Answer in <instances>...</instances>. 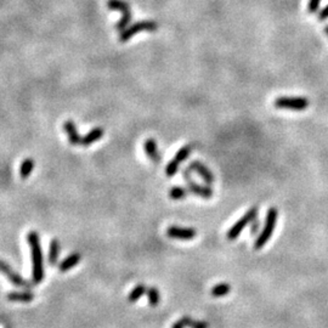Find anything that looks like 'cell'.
Wrapping results in <instances>:
<instances>
[{
	"label": "cell",
	"instance_id": "ffe728a7",
	"mask_svg": "<svg viewBox=\"0 0 328 328\" xmlns=\"http://www.w3.org/2000/svg\"><path fill=\"white\" fill-rule=\"evenodd\" d=\"M187 196V191L183 186H173L171 191H169V197L172 199H175V201H179V199H185Z\"/></svg>",
	"mask_w": 328,
	"mask_h": 328
},
{
	"label": "cell",
	"instance_id": "5b68a950",
	"mask_svg": "<svg viewBox=\"0 0 328 328\" xmlns=\"http://www.w3.org/2000/svg\"><path fill=\"white\" fill-rule=\"evenodd\" d=\"M310 102L306 97L295 96H281L274 101V106L281 110H291V111H304L309 107Z\"/></svg>",
	"mask_w": 328,
	"mask_h": 328
},
{
	"label": "cell",
	"instance_id": "cb8c5ba5",
	"mask_svg": "<svg viewBox=\"0 0 328 328\" xmlns=\"http://www.w3.org/2000/svg\"><path fill=\"white\" fill-rule=\"evenodd\" d=\"M320 3L321 0H309L308 9L310 13H316L318 10V8H320Z\"/></svg>",
	"mask_w": 328,
	"mask_h": 328
},
{
	"label": "cell",
	"instance_id": "9c48e42d",
	"mask_svg": "<svg viewBox=\"0 0 328 328\" xmlns=\"http://www.w3.org/2000/svg\"><path fill=\"white\" fill-rule=\"evenodd\" d=\"M183 175H184L185 181H186V184H187V187H189V191H191V192L195 193V195H197V196L202 197V198H205V199L211 198V196H213V190H211L210 187L203 186V185H199V184H197L196 181H193L192 178H191V175H190L189 168H187L186 171L183 172Z\"/></svg>",
	"mask_w": 328,
	"mask_h": 328
},
{
	"label": "cell",
	"instance_id": "6da1fadb",
	"mask_svg": "<svg viewBox=\"0 0 328 328\" xmlns=\"http://www.w3.org/2000/svg\"><path fill=\"white\" fill-rule=\"evenodd\" d=\"M27 242L31 248L32 256V281L33 285H39L45 277V269H44L43 250H41L40 240L38 232L31 231L27 235Z\"/></svg>",
	"mask_w": 328,
	"mask_h": 328
},
{
	"label": "cell",
	"instance_id": "2e32d148",
	"mask_svg": "<svg viewBox=\"0 0 328 328\" xmlns=\"http://www.w3.org/2000/svg\"><path fill=\"white\" fill-rule=\"evenodd\" d=\"M80 259H82V256H80L79 253H72V254H70L67 258L60 262L59 270L61 271V272H66V271L73 269V267L80 261Z\"/></svg>",
	"mask_w": 328,
	"mask_h": 328
},
{
	"label": "cell",
	"instance_id": "83f0119b",
	"mask_svg": "<svg viewBox=\"0 0 328 328\" xmlns=\"http://www.w3.org/2000/svg\"><path fill=\"white\" fill-rule=\"evenodd\" d=\"M324 33H326V34L328 35V26L326 27V28H324Z\"/></svg>",
	"mask_w": 328,
	"mask_h": 328
},
{
	"label": "cell",
	"instance_id": "4fadbf2b",
	"mask_svg": "<svg viewBox=\"0 0 328 328\" xmlns=\"http://www.w3.org/2000/svg\"><path fill=\"white\" fill-rule=\"evenodd\" d=\"M64 129L68 135V141H70L71 145H80V141H82V136L78 134V130H77V125L73 121L68 119V121L65 122Z\"/></svg>",
	"mask_w": 328,
	"mask_h": 328
},
{
	"label": "cell",
	"instance_id": "9a60e30c",
	"mask_svg": "<svg viewBox=\"0 0 328 328\" xmlns=\"http://www.w3.org/2000/svg\"><path fill=\"white\" fill-rule=\"evenodd\" d=\"M7 299L9 302H21V303H29L34 300V294L29 291L23 292H9L7 294Z\"/></svg>",
	"mask_w": 328,
	"mask_h": 328
},
{
	"label": "cell",
	"instance_id": "277c9868",
	"mask_svg": "<svg viewBox=\"0 0 328 328\" xmlns=\"http://www.w3.org/2000/svg\"><path fill=\"white\" fill-rule=\"evenodd\" d=\"M107 8H108L110 10H118L119 13H121L122 17L121 20L118 21L116 28L121 32L124 31V29L129 26L131 19H133L129 4H128L127 2H124V0H108V2H107Z\"/></svg>",
	"mask_w": 328,
	"mask_h": 328
},
{
	"label": "cell",
	"instance_id": "d4e9b609",
	"mask_svg": "<svg viewBox=\"0 0 328 328\" xmlns=\"http://www.w3.org/2000/svg\"><path fill=\"white\" fill-rule=\"evenodd\" d=\"M259 228H260V222H259L258 216H256L255 219L252 222V226H250V234H252V235L258 234Z\"/></svg>",
	"mask_w": 328,
	"mask_h": 328
},
{
	"label": "cell",
	"instance_id": "7c38bea8",
	"mask_svg": "<svg viewBox=\"0 0 328 328\" xmlns=\"http://www.w3.org/2000/svg\"><path fill=\"white\" fill-rule=\"evenodd\" d=\"M145 152L146 154H147L148 159L151 160V162H153L154 164H158L162 160V156H160L159 151H158V146H157V142L154 141V139H147L145 141Z\"/></svg>",
	"mask_w": 328,
	"mask_h": 328
},
{
	"label": "cell",
	"instance_id": "8992f818",
	"mask_svg": "<svg viewBox=\"0 0 328 328\" xmlns=\"http://www.w3.org/2000/svg\"><path fill=\"white\" fill-rule=\"evenodd\" d=\"M258 213H259V209L258 207H252L250 209L247 211L244 215L241 217L238 222H236L234 224V226H232L231 229L228 231V235H226V237H228V240L230 241H235L236 238L240 236L241 232L243 231L244 228L246 226H248L249 224H252L253 220L255 219L256 216H258Z\"/></svg>",
	"mask_w": 328,
	"mask_h": 328
},
{
	"label": "cell",
	"instance_id": "484cf974",
	"mask_svg": "<svg viewBox=\"0 0 328 328\" xmlns=\"http://www.w3.org/2000/svg\"><path fill=\"white\" fill-rule=\"evenodd\" d=\"M318 19H320L321 21L328 19V5H327V7H324L323 9H322L321 13L318 14Z\"/></svg>",
	"mask_w": 328,
	"mask_h": 328
},
{
	"label": "cell",
	"instance_id": "7a4b0ae2",
	"mask_svg": "<svg viewBox=\"0 0 328 328\" xmlns=\"http://www.w3.org/2000/svg\"><path fill=\"white\" fill-rule=\"evenodd\" d=\"M277 217H279V210H277L275 207H271L266 213V219H265L264 229H262L260 235H259L258 238L255 240L254 248L256 250L261 249L262 247L270 241V238L274 234V230H275Z\"/></svg>",
	"mask_w": 328,
	"mask_h": 328
},
{
	"label": "cell",
	"instance_id": "5bb4252c",
	"mask_svg": "<svg viewBox=\"0 0 328 328\" xmlns=\"http://www.w3.org/2000/svg\"><path fill=\"white\" fill-rule=\"evenodd\" d=\"M105 135V130L102 129V128H94V129H91L89 131L88 134H86L85 136H83L82 138V141H80V145L82 146H90L94 144V142L98 141L100 139H102V136Z\"/></svg>",
	"mask_w": 328,
	"mask_h": 328
},
{
	"label": "cell",
	"instance_id": "4316f807",
	"mask_svg": "<svg viewBox=\"0 0 328 328\" xmlns=\"http://www.w3.org/2000/svg\"><path fill=\"white\" fill-rule=\"evenodd\" d=\"M184 323L181 321H178V322H175L174 324H173V328H184Z\"/></svg>",
	"mask_w": 328,
	"mask_h": 328
},
{
	"label": "cell",
	"instance_id": "ac0fdd59",
	"mask_svg": "<svg viewBox=\"0 0 328 328\" xmlns=\"http://www.w3.org/2000/svg\"><path fill=\"white\" fill-rule=\"evenodd\" d=\"M60 254V242L58 240H51L49 247V262L50 265H56Z\"/></svg>",
	"mask_w": 328,
	"mask_h": 328
},
{
	"label": "cell",
	"instance_id": "ba28073f",
	"mask_svg": "<svg viewBox=\"0 0 328 328\" xmlns=\"http://www.w3.org/2000/svg\"><path fill=\"white\" fill-rule=\"evenodd\" d=\"M191 152H192V147H191V146H184V147H181L180 150L177 152V154H175L174 159L171 160V162L168 163V166H167L166 174L168 175V177H174L179 171L180 164L186 160V158L190 156Z\"/></svg>",
	"mask_w": 328,
	"mask_h": 328
},
{
	"label": "cell",
	"instance_id": "e0dca14e",
	"mask_svg": "<svg viewBox=\"0 0 328 328\" xmlns=\"http://www.w3.org/2000/svg\"><path fill=\"white\" fill-rule=\"evenodd\" d=\"M34 166H35L34 159H33V158H31V157L26 158V159L23 160L22 163H21L20 175H21V178L23 179V180H26V179L28 178L29 175H31L33 169H34Z\"/></svg>",
	"mask_w": 328,
	"mask_h": 328
},
{
	"label": "cell",
	"instance_id": "8fae6325",
	"mask_svg": "<svg viewBox=\"0 0 328 328\" xmlns=\"http://www.w3.org/2000/svg\"><path fill=\"white\" fill-rule=\"evenodd\" d=\"M189 169H190V171L196 172L197 174H198L199 177L203 179V180L208 185H211V184L214 183V175H213V173H211L210 169L208 168L207 166H204L203 163L198 162V160H193V162L190 163Z\"/></svg>",
	"mask_w": 328,
	"mask_h": 328
},
{
	"label": "cell",
	"instance_id": "52a82bcc",
	"mask_svg": "<svg viewBox=\"0 0 328 328\" xmlns=\"http://www.w3.org/2000/svg\"><path fill=\"white\" fill-rule=\"evenodd\" d=\"M0 272L7 277L14 286H16V287L29 289L33 286L31 282H28L27 280L23 279L19 272H16V271L11 269L10 265H9L7 261L2 260V259H0Z\"/></svg>",
	"mask_w": 328,
	"mask_h": 328
},
{
	"label": "cell",
	"instance_id": "d6986e66",
	"mask_svg": "<svg viewBox=\"0 0 328 328\" xmlns=\"http://www.w3.org/2000/svg\"><path fill=\"white\" fill-rule=\"evenodd\" d=\"M230 291H231V286L229 283H219L211 288V295L215 298L225 297L226 294L230 293Z\"/></svg>",
	"mask_w": 328,
	"mask_h": 328
},
{
	"label": "cell",
	"instance_id": "44dd1931",
	"mask_svg": "<svg viewBox=\"0 0 328 328\" xmlns=\"http://www.w3.org/2000/svg\"><path fill=\"white\" fill-rule=\"evenodd\" d=\"M180 321L183 322L184 326H187V327H191V328H209V324H208L207 322L196 321V320H193V318L187 317V316H185V317L181 318Z\"/></svg>",
	"mask_w": 328,
	"mask_h": 328
},
{
	"label": "cell",
	"instance_id": "7402d4cb",
	"mask_svg": "<svg viewBox=\"0 0 328 328\" xmlns=\"http://www.w3.org/2000/svg\"><path fill=\"white\" fill-rule=\"evenodd\" d=\"M145 293H146L145 286L144 285H139V286H136V287L130 292L129 298H128V299H129V302L134 303V302H136L138 299H140V298H141Z\"/></svg>",
	"mask_w": 328,
	"mask_h": 328
},
{
	"label": "cell",
	"instance_id": "30bf717a",
	"mask_svg": "<svg viewBox=\"0 0 328 328\" xmlns=\"http://www.w3.org/2000/svg\"><path fill=\"white\" fill-rule=\"evenodd\" d=\"M167 235H168V237L174 238V240L190 241V240H193V238L196 237L197 232L195 229L180 228V226L173 225V226H171V228L167 229Z\"/></svg>",
	"mask_w": 328,
	"mask_h": 328
},
{
	"label": "cell",
	"instance_id": "603a6c76",
	"mask_svg": "<svg viewBox=\"0 0 328 328\" xmlns=\"http://www.w3.org/2000/svg\"><path fill=\"white\" fill-rule=\"evenodd\" d=\"M147 297H148V302H150L151 306L158 305V303H159V300H160V294H159V292H158L157 288L151 287L150 289H148Z\"/></svg>",
	"mask_w": 328,
	"mask_h": 328
},
{
	"label": "cell",
	"instance_id": "3957f363",
	"mask_svg": "<svg viewBox=\"0 0 328 328\" xmlns=\"http://www.w3.org/2000/svg\"><path fill=\"white\" fill-rule=\"evenodd\" d=\"M157 28L158 25L154 21H139V22L133 23L131 26H128L124 31L121 32V34H119V41H121V43H125V41L131 39V38L138 34V33L154 32Z\"/></svg>",
	"mask_w": 328,
	"mask_h": 328
}]
</instances>
